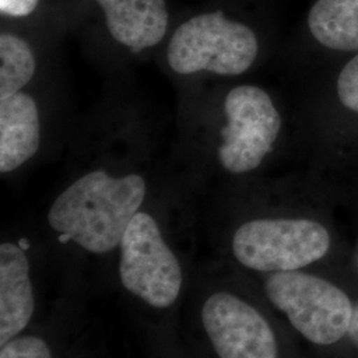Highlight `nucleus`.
<instances>
[{"instance_id":"13","label":"nucleus","mask_w":358,"mask_h":358,"mask_svg":"<svg viewBox=\"0 0 358 358\" xmlns=\"http://www.w3.org/2000/svg\"><path fill=\"white\" fill-rule=\"evenodd\" d=\"M0 358H56L51 341L38 333H22L0 345Z\"/></svg>"},{"instance_id":"10","label":"nucleus","mask_w":358,"mask_h":358,"mask_svg":"<svg viewBox=\"0 0 358 358\" xmlns=\"http://www.w3.org/2000/svg\"><path fill=\"white\" fill-rule=\"evenodd\" d=\"M40 145L35 100L23 92L0 100V171L11 173L31 159Z\"/></svg>"},{"instance_id":"14","label":"nucleus","mask_w":358,"mask_h":358,"mask_svg":"<svg viewBox=\"0 0 358 358\" xmlns=\"http://www.w3.org/2000/svg\"><path fill=\"white\" fill-rule=\"evenodd\" d=\"M337 94L344 106L358 113V55L341 71L337 80Z\"/></svg>"},{"instance_id":"15","label":"nucleus","mask_w":358,"mask_h":358,"mask_svg":"<svg viewBox=\"0 0 358 358\" xmlns=\"http://www.w3.org/2000/svg\"><path fill=\"white\" fill-rule=\"evenodd\" d=\"M38 0H0V11L13 17H24L34 13Z\"/></svg>"},{"instance_id":"9","label":"nucleus","mask_w":358,"mask_h":358,"mask_svg":"<svg viewBox=\"0 0 358 358\" xmlns=\"http://www.w3.org/2000/svg\"><path fill=\"white\" fill-rule=\"evenodd\" d=\"M108 31L134 53L157 45L165 38L169 13L165 0H97Z\"/></svg>"},{"instance_id":"4","label":"nucleus","mask_w":358,"mask_h":358,"mask_svg":"<svg viewBox=\"0 0 358 358\" xmlns=\"http://www.w3.org/2000/svg\"><path fill=\"white\" fill-rule=\"evenodd\" d=\"M264 292L308 341L332 345L348 334L355 307L332 282L300 271L275 272L264 282Z\"/></svg>"},{"instance_id":"2","label":"nucleus","mask_w":358,"mask_h":358,"mask_svg":"<svg viewBox=\"0 0 358 358\" xmlns=\"http://www.w3.org/2000/svg\"><path fill=\"white\" fill-rule=\"evenodd\" d=\"M259 52L255 32L220 11L202 13L185 22L167 47V63L178 75L213 72L242 75Z\"/></svg>"},{"instance_id":"8","label":"nucleus","mask_w":358,"mask_h":358,"mask_svg":"<svg viewBox=\"0 0 358 358\" xmlns=\"http://www.w3.org/2000/svg\"><path fill=\"white\" fill-rule=\"evenodd\" d=\"M36 313V289L24 245L0 244V345L27 331Z\"/></svg>"},{"instance_id":"16","label":"nucleus","mask_w":358,"mask_h":358,"mask_svg":"<svg viewBox=\"0 0 358 358\" xmlns=\"http://www.w3.org/2000/svg\"><path fill=\"white\" fill-rule=\"evenodd\" d=\"M348 336L353 341V344L358 348V304L355 306V309H353V316H352V321L349 325Z\"/></svg>"},{"instance_id":"6","label":"nucleus","mask_w":358,"mask_h":358,"mask_svg":"<svg viewBox=\"0 0 358 358\" xmlns=\"http://www.w3.org/2000/svg\"><path fill=\"white\" fill-rule=\"evenodd\" d=\"M198 327L215 358H279L276 334L257 308L226 289L206 291Z\"/></svg>"},{"instance_id":"11","label":"nucleus","mask_w":358,"mask_h":358,"mask_svg":"<svg viewBox=\"0 0 358 358\" xmlns=\"http://www.w3.org/2000/svg\"><path fill=\"white\" fill-rule=\"evenodd\" d=\"M308 27L327 48L358 51V0H317L308 15Z\"/></svg>"},{"instance_id":"12","label":"nucleus","mask_w":358,"mask_h":358,"mask_svg":"<svg viewBox=\"0 0 358 358\" xmlns=\"http://www.w3.org/2000/svg\"><path fill=\"white\" fill-rule=\"evenodd\" d=\"M36 60L23 38L0 36V100L19 93L35 75Z\"/></svg>"},{"instance_id":"3","label":"nucleus","mask_w":358,"mask_h":358,"mask_svg":"<svg viewBox=\"0 0 358 358\" xmlns=\"http://www.w3.org/2000/svg\"><path fill=\"white\" fill-rule=\"evenodd\" d=\"M118 248V278L122 288L155 310L174 307L185 288V272L157 220L138 211Z\"/></svg>"},{"instance_id":"5","label":"nucleus","mask_w":358,"mask_h":358,"mask_svg":"<svg viewBox=\"0 0 358 358\" xmlns=\"http://www.w3.org/2000/svg\"><path fill=\"white\" fill-rule=\"evenodd\" d=\"M331 236L310 219H254L239 226L231 242L236 262L257 272L304 268L328 254Z\"/></svg>"},{"instance_id":"7","label":"nucleus","mask_w":358,"mask_h":358,"mask_svg":"<svg viewBox=\"0 0 358 358\" xmlns=\"http://www.w3.org/2000/svg\"><path fill=\"white\" fill-rule=\"evenodd\" d=\"M224 112L227 125L222 129L219 162L232 174L252 171L272 150L282 129V117L268 93L252 85L231 90Z\"/></svg>"},{"instance_id":"1","label":"nucleus","mask_w":358,"mask_h":358,"mask_svg":"<svg viewBox=\"0 0 358 358\" xmlns=\"http://www.w3.org/2000/svg\"><path fill=\"white\" fill-rule=\"evenodd\" d=\"M145 198L141 176L113 177L94 170L57 195L48 210V224L63 243L72 242L93 255L109 254L120 247Z\"/></svg>"}]
</instances>
